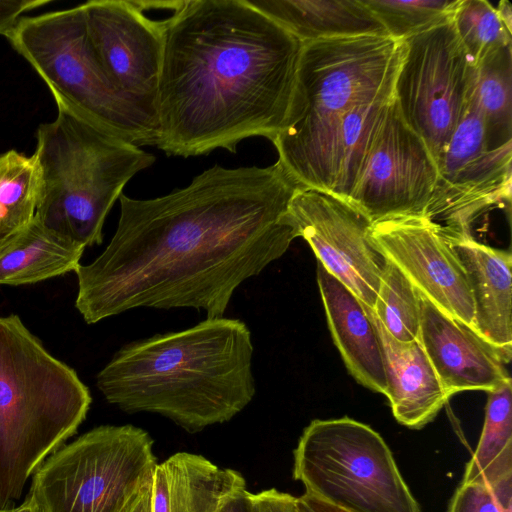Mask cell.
I'll return each mask as SVG.
<instances>
[{
    "mask_svg": "<svg viewBox=\"0 0 512 512\" xmlns=\"http://www.w3.org/2000/svg\"><path fill=\"white\" fill-rule=\"evenodd\" d=\"M298 189L276 162L215 165L157 198L121 194L111 241L75 271L77 310L87 324L140 307L223 317L235 290L298 237L287 215Z\"/></svg>",
    "mask_w": 512,
    "mask_h": 512,
    "instance_id": "obj_1",
    "label": "cell"
},
{
    "mask_svg": "<svg viewBox=\"0 0 512 512\" xmlns=\"http://www.w3.org/2000/svg\"><path fill=\"white\" fill-rule=\"evenodd\" d=\"M303 44L246 0H180L165 30L156 147L187 158L234 153L250 137L272 141Z\"/></svg>",
    "mask_w": 512,
    "mask_h": 512,
    "instance_id": "obj_2",
    "label": "cell"
},
{
    "mask_svg": "<svg viewBox=\"0 0 512 512\" xmlns=\"http://www.w3.org/2000/svg\"><path fill=\"white\" fill-rule=\"evenodd\" d=\"M251 332L239 319L207 318L123 346L96 376L127 413L159 414L188 433L230 421L254 398Z\"/></svg>",
    "mask_w": 512,
    "mask_h": 512,
    "instance_id": "obj_3",
    "label": "cell"
},
{
    "mask_svg": "<svg viewBox=\"0 0 512 512\" xmlns=\"http://www.w3.org/2000/svg\"><path fill=\"white\" fill-rule=\"evenodd\" d=\"M92 402L74 369L52 356L19 316H0V509L72 437Z\"/></svg>",
    "mask_w": 512,
    "mask_h": 512,
    "instance_id": "obj_4",
    "label": "cell"
},
{
    "mask_svg": "<svg viewBox=\"0 0 512 512\" xmlns=\"http://www.w3.org/2000/svg\"><path fill=\"white\" fill-rule=\"evenodd\" d=\"M41 173L35 217L83 246L103 241V225L125 185L155 156L58 108L39 125L33 154Z\"/></svg>",
    "mask_w": 512,
    "mask_h": 512,
    "instance_id": "obj_5",
    "label": "cell"
},
{
    "mask_svg": "<svg viewBox=\"0 0 512 512\" xmlns=\"http://www.w3.org/2000/svg\"><path fill=\"white\" fill-rule=\"evenodd\" d=\"M5 37L45 82L57 108L137 146H157L156 113L111 82L89 40L82 5L22 17Z\"/></svg>",
    "mask_w": 512,
    "mask_h": 512,
    "instance_id": "obj_6",
    "label": "cell"
},
{
    "mask_svg": "<svg viewBox=\"0 0 512 512\" xmlns=\"http://www.w3.org/2000/svg\"><path fill=\"white\" fill-rule=\"evenodd\" d=\"M400 56L401 42L387 36L304 43L286 118L271 141L277 162L287 169L340 116L392 90Z\"/></svg>",
    "mask_w": 512,
    "mask_h": 512,
    "instance_id": "obj_7",
    "label": "cell"
},
{
    "mask_svg": "<svg viewBox=\"0 0 512 512\" xmlns=\"http://www.w3.org/2000/svg\"><path fill=\"white\" fill-rule=\"evenodd\" d=\"M305 492L347 512H421L378 432L348 416L312 420L293 451Z\"/></svg>",
    "mask_w": 512,
    "mask_h": 512,
    "instance_id": "obj_8",
    "label": "cell"
},
{
    "mask_svg": "<svg viewBox=\"0 0 512 512\" xmlns=\"http://www.w3.org/2000/svg\"><path fill=\"white\" fill-rule=\"evenodd\" d=\"M153 444L133 425L95 427L38 467L29 494L42 512H125L152 481Z\"/></svg>",
    "mask_w": 512,
    "mask_h": 512,
    "instance_id": "obj_9",
    "label": "cell"
},
{
    "mask_svg": "<svg viewBox=\"0 0 512 512\" xmlns=\"http://www.w3.org/2000/svg\"><path fill=\"white\" fill-rule=\"evenodd\" d=\"M474 78L452 20L401 42L393 99L437 167L470 102Z\"/></svg>",
    "mask_w": 512,
    "mask_h": 512,
    "instance_id": "obj_10",
    "label": "cell"
},
{
    "mask_svg": "<svg viewBox=\"0 0 512 512\" xmlns=\"http://www.w3.org/2000/svg\"><path fill=\"white\" fill-rule=\"evenodd\" d=\"M512 143L488 150L482 117L473 100L438 164V181L423 217L446 239L473 237L475 221L510 203Z\"/></svg>",
    "mask_w": 512,
    "mask_h": 512,
    "instance_id": "obj_11",
    "label": "cell"
},
{
    "mask_svg": "<svg viewBox=\"0 0 512 512\" xmlns=\"http://www.w3.org/2000/svg\"><path fill=\"white\" fill-rule=\"evenodd\" d=\"M423 140L404 122L392 97L347 199L370 221L423 216L438 181Z\"/></svg>",
    "mask_w": 512,
    "mask_h": 512,
    "instance_id": "obj_12",
    "label": "cell"
},
{
    "mask_svg": "<svg viewBox=\"0 0 512 512\" xmlns=\"http://www.w3.org/2000/svg\"><path fill=\"white\" fill-rule=\"evenodd\" d=\"M287 215L317 262L373 308L387 259L372 239L370 219L347 200L309 188L295 192Z\"/></svg>",
    "mask_w": 512,
    "mask_h": 512,
    "instance_id": "obj_13",
    "label": "cell"
},
{
    "mask_svg": "<svg viewBox=\"0 0 512 512\" xmlns=\"http://www.w3.org/2000/svg\"><path fill=\"white\" fill-rule=\"evenodd\" d=\"M153 1L92 0L82 4L91 45L115 87L157 115L169 18L148 15Z\"/></svg>",
    "mask_w": 512,
    "mask_h": 512,
    "instance_id": "obj_14",
    "label": "cell"
},
{
    "mask_svg": "<svg viewBox=\"0 0 512 512\" xmlns=\"http://www.w3.org/2000/svg\"><path fill=\"white\" fill-rule=\"evenodd\" d=\"M371 236L420 294L473 327L474 305L465 270L429 220L423 216L386 218L372 223Z\"/></svg>",
    "mask_w": 512,
    "mask_h": 512,
    "instance_id": "obj_15",
    "label": "cell"
},
{
    "mask_svg": "<svg viewBox=\"0 0 512 512\" xmlns=\"http://www.w3.org/2000/svg\"><path fill=\"white\" fill-rule=\"evenodd\" d=\"M418 340L450 397L462 391L488 392L511 379L506 369L510 359L422 294Z\"/></svg>",
    "mask_w": 512,
    "mask_h": 512,
    "instance_id": "obj_16",
    "label": "cell"
},
{
    "mask_svg": "<svg viewBox=\"0 0 512 512\" xmlns=\"http://www.w3.org/2000/svg\"><path fill=\"white\" fill-rule=\"evenodd\" d=\"M381 346L386 392L395 419L410 429L430 423L451 398L439 380L418 339L403 342L393 338L363 304Z\"/></svg>",
    "mask_w": 512,
    "mask_h": 512,
    "instance_id": "obj_17",
    "label": "cell"
},
{
    "mask_svg": "<svg viewBox=\"0 0 512 512\" xmlns=\"http://www.w3.org/2000/svg\"><path fill=\"white\" fill-rule=\"evenodd\" d=\"M447 241L459 258L468 279L474 305L473 328L511 360L510 251L494 248L474 237Z\"/></svg>",
    "mask_w": 512,
    "mask_h": 512,
    "instance_id": "obj_18",
    "label": "cell"
},
{
    "mask_svg": "<svg viewBox=\"0 0 512 512\" xmlns=\"http://www.w3.org/2000/svg\"><path fill=\"white\" fill-rule=\"evenodd\" d=\"M317 283L331 336L349 373L364 387L385 395L381 346L363 303L319 262Z\"/></svg>",
    "mask_w": 512,
    "mask_h": 512,
    "instance_id": "obj_19",
    "label": "cell"
},
{
    "mask_svg": "<svg viewBox=\"0 0 512 512\" xmlns=\"http://www.w3.org/2000/svg\"><path fill=\"white\" fill-rule=\"evenodd\" d=\"M303 43L357 36H387L361 0H246Z\"/></svg>",
    "mask_w": 512,
    "mask_h": 512,
    "instance_id": "obj_20",
    "label": "cell"
},
{
    "mask_svg": "<svg viewBox=\"0 0 512 512\" xmlns=\"http://www.w3.org/2000/svg\"><path fill=\"white\" fill-rule=\"evenodd\" d=\"M84 249L34 216L27 225L0 240V284H32L75 272Z\"/></svg>",
    "mask_w": 512,
    "mask_h": 512,
    "instance_id": "obj_21",
    "label": "cell"
},
{
    "mask_svg": "<svg viewBox=\"0 0 512 512\" xmlns=\"http://www.w3.org/2000/svg\"><path fill=\"white\" fill-rule=\"evenodd\" d=\"M162 463L170 512H217L230 494L246 486L238 471L221 468L198 454L178 452Z\"/></svg>",
    "mask_w": 512,
    "mask_h": 512,
    "instance_id": "obj_22",
    "label": "cell"
},
{
    "mask_svg": "<svg viewBox=\"0 0 512 512\" xmlns=\"http://www.w3.org/2000/svg\"><path fill=\"white\" fill-rule=\"evenodd\" d=\"M483 429L463 483L493 485L512 477V382L488 391Z\"/></svg>",
    "mask_w": 512,
    "mask_h": 512,
    "instance_id": "obj_23",
    "label": "cell"
},
{
    "mask_svg": "<svg viewBox=\"0 0 512 512\" xmlns=\"http://www.w3.org/2000/svg\"><path fill=\"white\" fill-rule=\"evenodd\" d=\"M472 99L482 117L487 149L512 143V45L475 65Z\"/></svg>",
    "mask_w": 512,
    "mask_h": 512,
    "instance_id": "obj_24",
    "label": "cell"
},
{
    "mask_svg": "<svg viewBox=\"0 0 512 512\" xmlns=\"http://www.w3.org/2000/svg\"><path fill=\"white\" fill-rule=\"evenodd\" d=\"M41 188L39 165L15 150L0 154V240L35 216Z\"/></svg>",
    "mask_w": 512,
    "mask_h": 512,
    "instance_id": "obj_25",
    "label": "cell"
},
{
    "mask_svg": "<svg viewBox=\"0 0 512 512\" xmlns=\"http://www.w3.org/2000/svg\"><path fill=\"white\" fill-rule=\"evenodd\" d=\"M371 309L384 329L396 340L410 342L418 339L420 293L388 259Z\"/></svg>",
    "mask_w": 512,
    "mask_h": 512,
    "instance_id": "obj_26",
    "label": "cell"
},
{
    "mask_svg": "<svg viewBox=\"0 0 512 512\" xmlns=\"http://www.w3.org/2000/svg\"><path fill=\"white\" fill-rule=\"evenodd\" d=\"M388 37L403 40L452 20L460 0H361Z\"/></svg>",
    "mask_w": 512,
    "mask_h": 512,
    "instance_id": "obj_27",
    "label": "cell"
},
{
    "mask_svg": "<svg viewBox=\"0 0 512 512\" xmlns=\"http://www.w3.org/2000/svg\"><path fill=\"white\" fill-rule=\"evenodd\" d=\"M452 23L474 66L499 48L512 45V32L488 1L460 0Z\"/></svg>",
    "mask_w": 512,
    "mask_h": 512,
    "instance_id": "obj_28",
    "label": "cell"
},
{
    "mask_svg": "<svg viewBox=\"0 0 512 512\" xmlns=\"http://www.w3.org/2000/svg\"><path fill=\"white\" fill-rule=\"evenodd\" d=\"M447 512H512V477L493 485L461 482Z\"/></svg>",
    "mask_w": 512,
    "mask_h": 512,
    "instance_id": "obj_29",
    "label": "cell"
},
{
    "mask_svg": "<svg viewBox=\"0 0 512 512\" xmlns=\"http://www.w3.org/2000/svg\"><path fill=\"white\" fill-rule=\"evenodd\" d=\"M254 512H298L297 497L275 488L251 493Z\"/></svg>",
    "mask_w": 512,
    "mask_h": 512,
    "instance_id": "obj_30",
    "label": "cell"
},
{
    "mask_svg": "<svg viewBox=\"0 0 512 512\" xmlns=\"http://www.w3.org/2000/svg\"><path fill=\"white\" fill-rule=\"evenodd\" d=\"M50 3V0H0V35L6 36L24 13Z\"/></svg>",
    "mask_w": 512,
    "mask_h": 512,
    "instance_id": "obj_31",
    "label": "cell"
},
{
    "mask_svg": "<svg viewBox=\"0 0 512 512\" xmlns=\"http://www.w3.org/2000/svg\"><path fill=\"white\" fill-rule=\"evenodd\" d=\"M150 512H170L168 482L163 463H157L154 469Z\"/></svg>",
    "mask_w": 512,
    "mask_h": 512,
    "instance_id": "obj_32",
    "label": "cell"
},
{
    "mask_svg": "<svg viewBox=\"0 0 512 512\" xmlns=\"http://www.w3.org/2000/svg\"><path fill=\"white\" fill-rule=\"evenodd\" d=\"M251 493L242 487L230 494L220 505L217 512H254Z\"/></svg>",
    "mask_w": 512,
    "mask_h": 512,
    "instance_id": "obj_33",
    "label": "cell"
},
{
    "mask_svg": "<svg viewBox=\"0 0 512 512\" xmlns=\"http://www.w3.org/2000/svg\"><path fill=\"white\" fill-rule=\"evenodd\" d=\"M297 510L298 512H347L307 492L297 497Z\"/></svg>",
    "mask_w": 512,
    "mask_h": 512,
    "instance_id": "obj_34",
    "label": "cell"
},
{
    "mask_svg": "<svg viewBox=\"0 0 512 512\" xmlns=\"http://www.w3.org/2000/svg\"><path fill=\"white\" fill-rule=\"evenodd\" d=\"M151 482L139 492L125 512H150Z\"/></svg>",
    "mask_w": 512,
    "mask_h": 512,
    "instance_id": "obj_35",
    "label": "cell"
},
{
    "mask_svg": "<svg viewBox=\"0 0 512 512\" xmlns=\"http://www.w3.org/2000/svg\"><path fill=\"white\" fill-rule=\"evenodd\" d=\"M496 10L506 28L512 32V6L510 2L506 0L500 1Z\"/></svg>",
    "mask_w": 512,
    "mask_h": 512,
    "instance_id": "obj_36",
    "label": "cell"
},
{
    "mask_svg": "<svg viewBox=\"0 0 512 512\" xmlns=\"http://www.w3.org/2000/svg\"><path fill=\"white\" fill-rule=\"evenodd\" d=\"M4 512H42L35 499L28 494L22 504L11 509H5Z\"/></svg>",
    "mask_w": 512,
    "mask_h": 512,
    "instance_id": "obj_37",
    "label": "cell"
},
{
    "mask_svg": "<svg viewBox=\"0 0 512 512\" xmlns=\"http://www.w3.org/2000/svg\"><path fill=\"white\" fill-rule=\"evenodd\" d=\"M3 511H4V510H1V509H0V512H3Z\"/></svg>",
    "mask_w": 512,
    "mask_h": 512,
    "instance_id": "obj_38",
    "label": "cell"
},
{
    "mask_svg": "<svg viewBox=\"0 0 512 512\" xmlns=\"http://www.w3.org/2000/svg\"><path fill=\"white\" fill-rule=\"evenodd\" d=\"M4 512V511H3Z\"/></svg>",
    "mask_w": 512,
    "mask_h": 512,
    "instance_id": "obj_39",
    "label": "cell"
}]
</instances>
